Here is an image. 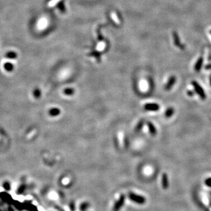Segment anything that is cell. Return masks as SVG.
<instances>
[{"mask_svg":"<svg viewBox=\"0 0 211 211\" xmlns=\"http://www.w3.org/2000/svg\"><path fill=\"white\" fill-rule=\"evenodd\" d=\"M175 110L172 107H169L168 108L166 111L165 112V117L167 118H170L171 117H172L173 114H174Z\"/></svg>","mask_w":211,"mask_h":211,"instance_id":"11","label":"cell"},{"mask_svg":"<svg viewBox=\"0 0 211 211\" xmlns=\"http://www.w3.org/2000/svg\"><path fill=\"white\" fill-rule=\"evenodd\" d=\"M205 68H206V69H211V64L207 65L205 67Z\"/></svg>","mask_w":211,"mask_h":211,"instance_id":"20","label":"cell"},{"mask_svg":"<svg viewBox=\"0 0 211 211\" xmlns=\"http://www.w3.org/2000/svg\"><path fill=\"white\" fill-rule=\"evenodd\" d=\"M172 35H173V38H174L175 45L179 47V48L183 49L184 46H183V45H182L181 44L180 39V38H179L178 33H177L176 32H173Z\"/></svg>","mask_w":211,"mask_h":211,"instance_id":"8","label":"cell"},{"mask_svg":"<svg viewBox=\"0 0 211 211\" xmlns=\"http://www.w3.org/2000/svg\"><path fill=\"white\" fill-rule=\"evenodd\" d=\"M144 109L147 111H152V112H156L159 110L160 108V106L157 103H147L144 105Z\"/></svg>","mask_w":211,"mask_h":211,"instance_id":"4","label":"cell"},{"mask_svg":"<svg viewBox=\"0 0 211 211\" xmlns=\"http://www.w3.org/2000/svg\"><path fill=\"white\" fill-rule=\"evenodd\" d=\"M176 77L175 76H171L170 78H169L168 80L167 83V84H165V90H167V91H169L170 90L173 86H174L175 83L176 82Z\"/></svg>","mask_w":211,"mask_h":211,"instance_id":"5","label":"cell"},{"mask_svg":"<svg viewBox=\"0 0 211 211\" xmlns=\"http://www.w3.org/2000/svg\"><path fill=\"white\" fill-rule=\"evenodd\" d=\"M33 95L34 97L39 99L41 96V91L39 89H35L33 92Z\"/></svg>","mask_w":211,"mask_h":211,"instance_id":"14","label":"cell"},{"mask_svg":"<svg viewBox=\"0 0 211 211\" xmlns=\"http://www.w3.org/2000/svg\"><path fill=\"white\" fill-rule=\"evenodd\" d=\"M161 185L162 187L164 189H168L169 186V182H168V178L166 173H163V175H162L161 179Z\"/></svg>","mask_w":211,"mask_h":211,"instance_id":"6","label":"cell"},{"mask_svg":"<svg viewBox=\"0 0 211 211\" xmlns=\"http://www.w3.org/2000/svg\"><path fill=\"white\" fill-rule=\"evenodd\" d=\"M194 93L192 91H190V90H189V91L187 92V95L188 96H194Z\"/></svg>","mask_w":211,"mask_h":211,"instance_id":"19","label":"cell"},{"mask_svg":"<svg viewBox=\"0 0 211 211\" xmlns=\"http://www.w3.org/2000/svg\"><path fill=\"white\" fill-rule=\"evenodd\" d=\"M129 197L131 201L138 203V204L142 205L146 202V198L143 196L138 195V194L131 192L129 194Z\"/></svg>","mask_w":211,"mask_h":211,"instance_id":"2","label":"cell"},{"mask_svg":"<svg viewBox=\"0 0 211 211\" xmlns=\"http://www.w3.org/2000/svg\"><path fill=\"white\" fill-rule=\"evenodd\" d=\"M7 56H8V57L9 58H15L16 57V54H14V53H9V54L7 55Z\"/></svg>","mask_w":211,"mask_h":211,"instance_id":"18","label":"cell"},{"mask_svg":"<svg viewBox=\"0 0 211 211\" xmlns=\"http://www.w3.org/2000/svg\"><path fill=\"white\" fill-rule=\"evenodd\" d=\"M124 202H125V196L124 195H121L119 198V199H118V201H117V202L115 203L113 210L119 211V210L124 205Z\"/></svg>","mask_w":211,"mask_h":211,"instance_id":"3","label":"cell"},{"mask_svg":"<svg viewBox=\"0 0 211 211\" xmlns=\"http://www.w3.org/2000/svg\"><path fill=\"white\" fill-rule=\"evenodd\" d=\"M144 124V121H143V120H140V121L138 123V124H137L136 127H135V131L136 132V133H139V132L141 130V129H143Z\"/></svg>","mask_w":211,"mask_h":211,"instance_id":"13","label":"cell"},{"mask_svg":"<svg viewBox=\"0 0 211 211\" xmlns=\"http://www.w3.org/2000/svg\"><path fill=\"white\" fill-rule=\"evenodd\" d=\"M210 33H211V31H210Z\"/></svg>","mask_w":211,"mask_h":211,"instance_id":"22","label":"cell"},{"mask_svg":"<svg viewBox=\"0 0 211 211\" xmlns=\"http://www.w3.org/2000/svg\"><path fill=\"white\" fill-rule=\"evenodd\" d=\"M203 58L201 57L199 58L198 60L197 63H195V70L196 72H199L201 70V67L202 66L203 64Z\"/></svg>","mask_w":211,"mask_h":211,"instance_id":"10","label":"cell"},{"mask_svg":"<svg viewBox=\"0 0 211 211\" xmlns=\"http://www.w3.org/2000/svg\"><path fill=\"white\" fill-rule=\"evenodd\" d=\"M191 83L192 85L193 86L195 92L197 93V95L200 97L201 99L202 100H203L206 99V94H205V91L203 90V88L201 87L200 84L197 82H196V81H192V82H191Z\"/></svg>","mask_w":211,"mask_h":211,"instance_id":"1","label":"cell"},{"mask_svg":"<svg viewBox=\"0 0 211 211\" xmlns=\"http://www.w3.org/2000/svg\"><path fill=\"white\" fill-rule=\"evenodd\" d=\"M210 86H211V76L210 77Z\"/></svg>","mask_w":211,"mask_h":211,"instance_id":"21","label":"cell"},{"mask_svg":"<svg viewBox=\"0 0 211 211\" xmlns=\"http://www.w3.org/2000/svg\"><path fill=\"white\" fill-rule=\"evenodd\" d=\"M75 90L73 88H66L63 90V93L66 96H72L75 93Z\"/></svg>","mask_w":211,"mask_h":211,"instance_id":"12","label":"cell"},{"mask_svg":"<svg viewBox=\"0 0 211 211\" xmlns=\"http://www.w3.org/2000/svg\"><path fill=\"white\" fill-rule=\"evenodd\" d=\"M205 184L208 187L211 188V177L206 178L205 180Z\"/></svg>","mask_w":211,"mask_h":211,"instance_id":"16","label":"cell"},{"mask_svg":"<svg viewBox=\"0 0 211 211\" xmlns=\"http://www.w3.org/2000/svg\"><path fill=\"white\" fill-rule=\"evenodd\" d=\"M4 67L7 71H11L12 70L13 66L11 63H7L5 65Z\"/></svg>","mask_w":211,"mask_h":211,"instance_id":"15","label":"cell"},{"mask_svg":"<svg viewBox=\"0 0 211 211\" xmlns=\"http://www.w3.org/2000/svg\"><path fill=\"white\" fill-rule=\"evenodd\" d=\"M59 1V0H52V1H51L50 2H49V4H48L49 7H53L54 5H55Z\"/></svg>","mask_w":211,"mask_h":211,"instance_id":"17","label":"cell"},{"mask_svg":"<svg viewBox=\"0 0 211 211\" xmlns=\"http://www.w3.org/2000/svg\"><path fill=\"white\" fill-rule=\"evenodd\" d=\"M60 114H61V110L58 108H56V107L50 109L49 111V114L52 117L58 116Z\"/></svg>","mask_w":211,"mask_h":211,"instance_id":"9","label":"cell"},{"mask_svg":"<svg viewBox=\"0 0 211 211\" xmlns=\"http://www.w3.org/2000/svg\"><path fill=\"white\" fill-rule=\"evenodd\" d=\"M147 126L148 128V130H149L150 134L152 136H155V135L157 134V129L155 127V126L152 124L151 122L148 121L147 122Z\"/></svg>","mask_w":211,"mask_h":211,"instance_id":"7","label":"cell"}]
</instances>
